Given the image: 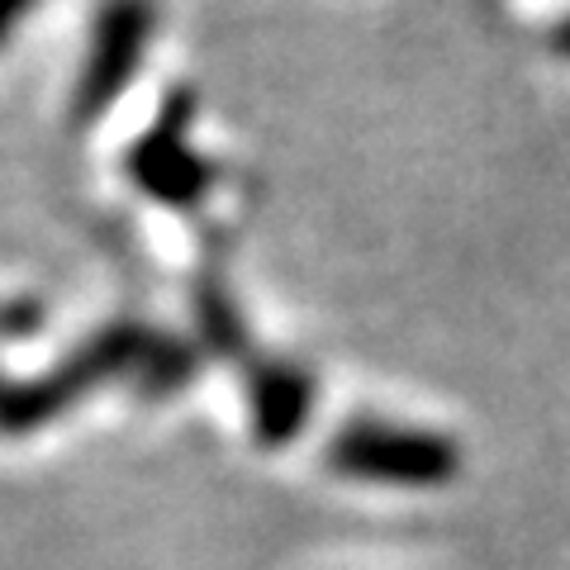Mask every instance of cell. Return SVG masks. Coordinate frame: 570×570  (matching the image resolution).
<instances>
[{
    "instance_id": "cell-1",
    "label": "cell",
    "mask_w": 570,
    "mask_h": 570,
    "mask_svg": "<svg viewBox=\"0 0 570 570\" xmlns=\"http://www.w3.org/2000/svg\"><path fill=\"white\" fill-rule=\"evenodd\" d=\"M195 376V352L181 337L153 333L142 324H110L91 333L77 352H67L43 376L14 381L0 376V433H33V428L67 414L77 400L110 381H138L142 395H171Z\"/></svg>"
},
{
    "instance_id": "cell-2",
    "label": "cell",
    "mask_w": 570,
    "mask_h": 570,
    "mask_svg": "<svg viewBox=\"0 0 570 570\" xmlns=\"http://www.w3.org/2000/svg\"><path fill=\"white\" fill-rule=\"evenodd\" d=\"M328 471L362 480V485L395 490H438L456 480L461 448L433 428L390 423V419H352L328 442Z\"/></svg>"
},
{
    "instance_id": "cell-3",
    "label": "cell",
    "mask_w": 570,
    "mask_h": 570,
    "mask_svg": "<svg viewBox=\"0 0 570 570\" xmlns=\"http://www.w3.org/2000/svg\"><path fill=\"white\" fill-rule=\"evenodd\" d=\"M153 33H157V0H105L91 24L77 91H71V119L96 124L129 91L142 62H148Z\"/></svg>"
},
{
    "instance_id": "cell-4",
    "label": "cell",
    "mask_w": 570,
    "mask_h": 570,
    "mask_svg": "<svg viewBox=\"0 0 570 570\" xmlns=\"http://www.w3.org/2000/svg\"><path fill=\"white\" fill-rule=\"evenodd\" d=\"M190 115H195V100L186 91L167 96L157 124L134 142L129 163H124L142 195H153V200H163L171 209L200 205L209 190V176H214L209 163L190 142Z\"/></svg>"
},
{
    "instance_id": "cell-5",
    "label": "cell",
    "mask_w": 570,
    "mask_h": 570,
    "mask_svg": "<svg viewBox=\"0 0 570 570\" xmlns=\"http://www.w3.org/2000/svg\"><path fill=\"white\" fill-rule=\"evenodd\" d=\"M247 409H253V438L262 448H285L309 423L314 381L291 362H257L247 381Z\"/></svg>"
},
{
    "instance_id": "cell-6",
    "label": "cell",
    "mask_w": 570,
    "mask_h": 570,
    "mask_svg": "<svg viewBox=\"0 0 570 570\" xmlns=\"http://www.w3.org/2000/svg\"><path fill=\"white\" fill-rule=\"evenodd\" d=\"M195 314H200V337L214 352H228V356L247 352V328H243V318L234 309V299H228L224 291L200 285V305H195Z\"/></svg>"
},
{
    "instance_id": "cell-7",
    "label": "cell",
    "mask_w": 570,
    "mask_h": 570,
    "mask_svg": "<svg viewBox=\"0 0 570 570\" xmlns=\"http://www.w3.org/2000/svg\"><path fill=\"white\" fill-rule=\"evenodd\" d=\"M43 328L39 299H0V337H29Z\"/></svg>"
},
{
    "instance_id": "cell-8",
    "label": "cell",
    "mask_w": 570,
    "mask_h": 570,
    "mask_svg": "<svg viewBox=\"0 0 570 570\" xmlns=\"http://www.w3.org/2000/svg\"><path fill=\"white\" fill-rule=\"evenodd\" d=\"M33 10H39V0H0V52L10 48V39L20 33V24Z\"/></svg>"
},
{
    "instance_id": "cell-9",
    "label": "cell",
    "mask_w": 570,
    "mask_h": 570,
    "mask_svg": "<svg viewBox=\"0 0 570 570\" xmlns=\"http://www.w3.org/2000/svg\"><path fill=\"white\" fill-rule=\"evenodd\" d=\"M557 48H561V52H570V20L557 29Z\"/></svg>"
}]
</instances>
